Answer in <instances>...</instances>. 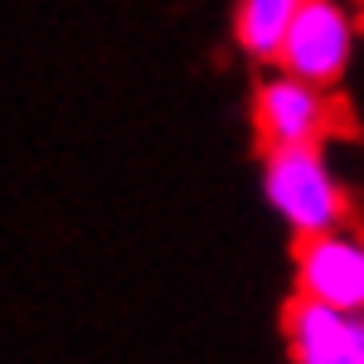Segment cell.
Returning <instances> with one entry per match:
<instances>
[{
    "mask_svg": "<svg viewBox=\"0 0 364 364\" xmlns=\"http://www.w3.org/2000/svg\"><path fill=\"white\" fill-rule=\"evenodd\" d=\"M257 190H262V204L272 209V219L296 243L350 224V190L336 175L326 146H277V151H262Z\"/></svg>",
    "mask_w": 364,
    "mask_h": 364,
    "instance_id": "cell-1",
    "label": "cell"
},
{
    "mask_svg": "<svg viewBox=\"0 0 364 364\" xmlns=\"http://www.w3.org/2000/svg\"><path fill=\"white\" fill-rule=\"evenodd\" d=\"M355 44H360V29H355V10L345 0H301L272 68L306 78L316 87H336L350 73Z\"/></svg>",
    "mask_w": 364,
    "mask_h": 364,
    "instance_id": "cell-2",
    "label": "cell"
},
{
    "mask_svg": "<svg viewBox=\"0 0 364 364\" xmlns=\"http://www.w3.org/2000/svg\"><path fill=\"white\" fill-rule=\"evenodd\" d=\"M336 97L331 87H316L306 78H291V73H262L252 87V132L262 151H277V146H326L336 132Z\"/></svg>",
    "mask_w": 364,
    "mask_h": 364,
    "instance_id": "cell-3",
    "label": "cell"
},
{
    "mask_svg": "<svg viewBox=\"0 0 364 364\" xmlns=\"http://www.w3.org/2000/svg\"><path fill=\"white\" fill-rule=\"evenodd\" d=\"M296 296L364 316V228L340 224L296 243Z\"/></svg>",
    "mask_w": 364,
    "mask_h": 364,
    "instance_id": "cell-4",
    "label": "cell"
},
{
    "mask_svg": "<svg viewBox=\"0 0 364 364\" xmlns=\"http://www.w3.org/2000/svg\"><path fill=\"white\" fill-rule=\"evenodd\" d=\"M282 326H287L291 364H364V316L291 296Z\"/></svg>",
    "mask_w": 364,
    "mask_h": 364,
    "instance_id": "cell-5",
    "label": "cell"
},
{
    "mask_svg": "<svg viewBox=\"0 0 364 364\" xmlns=\"http://www.w3.org/2000/svg\"><path fill=\"white\" fill-rule=\"evenodd\" d=\"M296 5L301 0H233V20H228L233 49L252 63H262V68H272Z\"/></svg>",
    "mask_w": 364,
    "mask_h": 364,
    "instance_id": "cell-6",
    "label": "cell"
}]
</instances>
